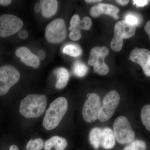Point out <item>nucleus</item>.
<instances>
[{
	"mask_svg": "<svg viewBox=\"0 0 150 150\" xmlns=\"http://www.w3.org/2000/svg\"><path fill=\"white\" fill-rule=\"evenodd\" d=\"M41 9V5H40V2H37L35 4V7H34V10L35 12L39 13Z\"/></svg>",
	"mask_w": 150,
	"mask_h": 150,
	"instance_id": "obj_34",
	"label": "nucleus"
},
{
	"mask_svg": "<svg viewBox=\"0 0 150 150\" xmlns=\"http://www.w3.org/2000/svg\"><path fill=\"white\" fill-rule=\"evenodd\" d=\"M57 81L56 88L58 89L64 88L67 86L69 79V74L68 70L64 68H60L57 72Z\"/></svg>",
	"mask_w": 150,
	"mask_h": 150,
	"instance_id": "obj_17",
	"label": "nucleus"
},
{
	"mask_svg": "<svg viewBox=\"0 0 150 150\" xmlns=\"http://www.w3.org/2000/svg\"><path fill=\"white\" fill-rule=\"evenodd\" d=\"M136 30V26L129 24L125 20L118 21L114 26V36L110 43L112 50L115 52L121 51L123 39L133 37Z\"/></svg>",
	"mask_w": 150,
	"mask_h": 150,
	"instance_id": "obj_3",
	"label": "nucleus"
},
{
	"mask_svg": "<svg viewBox=\"0 0 150 150\" xmlns=\"http://www.w3.org/2000/svg\"><path fill=\"white\" fill-rule=\"evenodd\" d=\"M64 54L73 57H77L82 53V50L79 46L73 44L67 45L63 49Z\"/></svg>",
	"mask_w": 150,
	"mask_h": 150,
	"instance_id": "obj_20",
	"label": "nucleus"
},
{
	"mask_svg": "<svg viewBox=\"0 0 150 150\" xmlns=\"http://www.w3.org/2000/svg\"><path fill=\"white\" fill-rule=\"evenodd\" d=\"M68 143L65 138L58 136H54L47 140L44 146V150H51L52 147L55 150H64Z\"/></svg>",
	"mask_w": 150,
	"mask_h": 150,
	"instance_id": "obj_13",
	"label": "nucleus"
},
{
	"mask_svg": "<svg viewBox=\"0 0 150 150\" xmlns=\"http://www.w3.org/2000/svg\"><path fill=\"white\" fill-rule=\"evenodd\" d=\"M146 145L142 140H137L130 143L123 150H146Z\"/></svg>",
	"mask_w": 150,
	"mask_h": 150,
	"instance_id": "obj_22",
	"label": "nucleus"
},
{
	"mask_svg": "<svg viewBox=\"0 0 150 150\" xmlns=\"http://www.w3.org/2000/svg\"><path fill=\"white\" fill-rule=\"evenodd\" d=\"M91 93H88L87 94V96L88 98L91 95Z\"/></svg>",
	"mask_w": 150,
	"mask_h": 150,
	"instance_id": "obj_38",
	"label": "nucleus"
},
{
	"mask_svg": "<svg viewBox=\"0 0 150 150\" xmlns=\"http://www.w3.org/2000/svg\"><path fill=\"white\" fill-rule=\"evenodd\" d=\"M18 37L21 39H25L28 37V34L25 30H20L18 33Z\"/></svg>",
	"mask_w": 150,
	"mask_h": 150,
	"instance_id": "obj_30",
	"label": "nucleus"
},
{
	"mask_svg": "<svg viewBox=\"0 0 150 150\" xmlns=\"http://www.w3.org/2000/svg\"><path fill=\"white\" fill-rule=\"evenodd\" d=\"M0 37L6 38L19 32L23 26L20 18L11 14L0 15Z\"/></svg>",
	"mask_w": 150,
	"mask_h": 150,
	"instance_id": "obj_9",
	"label": "nucleus"
},
{
	"mask_svg": "<svg viewBox=\"0 0 150 150\" xmlns=\"http://www.w3.org/2000/svg\"><path fill=\"white\" fill-rule=\"evenodd\" d=\"M88 67L85 64L79 62H76L73 67V73L79 77L85 76L88 72Z\"/></svg>",
	"mask_w": 150,
	"mask_h": 150,
	"instance_id": "obj_21",
	"label": "nucleus"
},
{
	"mask_svg": "<svg viewBox=\"0 0 150 150\" xmlns=\"http://www.w3.org/2000/svg\"><path fill=\"white\" fill-rule=\"evenodd\" d=\"M67 33L64 21L58 18L54 20L46 26L45 37L50 43H59L65 40Z\"/></svg>",
	"mask_w": 150,
	"mask_h": 150,
	"instance_id": "obj_8",
	"label": "nucleus"
},
{
	"mask_svg": "<svg viewBox=\"0 0 150 150\" xmlns=\"http://www.w3.org/2000/svg\"><path fill=\"white\" fill-rule=\"evenodd\" d=\"M130 59L142 67L144 73L150 76V51L145 48H135L130 54Z\"/></svg>",
	"mask_w": 150,
	"mask_h": 150,
	"instance_id": "obj_11",
	"label": "nucleus"
},
{
	"mask_svg": "<svg viewBox=\"0 0 150 150\" xmlns=\"http://www.w3.org/2000/svg\"><path fill=\"white\" fill-rule=\"evenodd\" d=\"M41 13L44 17L49 18L54 15L58 9V2L56 0L40 1Z\"/></svg>",
	"mask_w": 150,
	"mask_h": 150,
	"instance_id": "obj_14",
	"label": "nucleus"
},
{
	"mask_svg": "<svg viewBox=\"0 0 150 150\" xmlns=\"http://www.w3.org/2000/svg\"><path fill=\"white\" fill-rule=\"evenodd\" d=\"M149 2H150V1H149Z\"/></svg>",
	"mask_w": 150,
	"mask_h": 150,
	"instance_id": "obj_39",
	"label": "nucleus"
},
{
	"mask_svg": "<svg viewBox=\"0 0 150 150\" xmlns=\"http://www.w3.org/2000/svg\"><path fill=\"white\" fill-rule=\"evenodd\" d=\"M101 1V0H86V2L88 3H96Z\"/></svg>",
	"mask_w": 150,
	"mask_h": 150,
	"instance_id": "obj_37",
	"label": "nucleus"
},
{
	"mask_svg": "<svg viewBox=\"0 0 150 150\" xmlns=\"http://www.w3.org/2000/svg\"><path fill=\"white\" fill-rule=\"evenodd\" d=\"M20 79L19 72L13 66L4 65L0 67V96L7 93Z\"/></svg>",
	"mask_w": 150,
	"mask_h": 150,
	"instance_id": "obj_6",
	"label": "nucleus"
},
{
	"mask_svg": "<svg viewBox=\"0 0 150 150\" xmlns=\"http://www.w3.org/2000/svg\"><path fill=\"white\" fill-rule=\"evenodd\" d=\"M69 37L71 40L74 41H77L80 39L81 38V34L80 30L75 29L72 30L69 34Z\"/></svg>",
	"mask_w": 150,
	"mask_h": 150,
	"instance_id": "obj_27",
	"label": "nucleus"
},
{
	"mask_svg": "<svg viewBox=\"0 0 150 150\" xmlns=\"http://www.w3.org/2000/svg\"><path fill=\"white\" fill-rule=\"evenodd\" d=\"M116 2L121 4L122 6H126V5L129 4V1H127V0H117Z\"/></svg>",
	"mask_w": 150,
	"mask_h": 150,
	"instance_id": "obj_35",
	"label": "nucleus"
},
{
	"mask_svg": "<svg viewBox=\"0 0 150 150\" xmlns=\"http://www.w3.org/2000/svg\"><path fill=\"white\" fill-rule=\"evenodd\" d=\"M144 29L146 32L149 35L150 40V21L147 22L146 24L145 25Z\"/></svg>",
	"mask_w": 150,
	"mask_h": 150,
	"instance_id": "obj_31",
	"label": "nucleus"
},
{
	"mask_svg": "<svg viewBox=\"0 0 150 150\" xmlns=\"http://www.w3.org/2000/svg\"><path fill=\"white\" fill-rule=\"evenodd\" d=\"M109 54V50L105 46H96L91 49L89 56L88 64L93 66L94 73L104 76L109 72V67L104 62L105 58Z\"/></svg>",
	"mask_w": 150,
	"mask_h": 150,
	"instance_id": "obj_4",
	"label": "nucleus"
},
{
	"mask_svg": "<svg viewBox=\"0 0 150 150\" xmlns=\"http://www.w3.org/2000/svg\"><path fill=\"white\" fill-rule=\"evenodd\" d=\"M141 116L144 126L148 131H150V105H146L143 107Z\"/></svg>",
	"mask_w": 150,
	"mask_h": 150,
	"instance_id": "obj_19",
	"label": "nucleus"
},
{
	"mask_svg": "<svg viewBox=\"0 0 150 150\" xmlns=\"http://www.w3.org/2000/svg\"><path fill=\"white\" fill-rule=\"evenodd\" d=\"M92 25V21L91 19L88 17H85L80 22L79 28L80 30L83 29L88 30L90 29Z\"/></svg>",
	"mask_w": 150,
	"mask_h": 150,
	"instance_id": "obj_25",
	"label": "nucleus"
},
{
	"mask_svg": "<svg viewBox=\"0 0 150 150\" xmlns=\"http://www.w3.org/2000/svg\"><path fill=\"white\" fill-rule=\"evenodd\" d=\"M100 107L99 96L96 93H92L83 107L82 113L84 120L87 123H92L98 119Z\"/></svg>",
	"mask_w": 150,
	"mask_h": 150,
	"instance_id": "obj_10",
	"label": "nucleus"
},
{
	"mask_svg": "<svg viewBox=\"0 0 150 150\" xmlns=\"http://www.w3.org/2000/svg\"><path fill=\"white\" fill-rule=\"evenodd\" d=\"M115 139L112 130L108 127L103 129V136L101 146L105 149H112L115 145Z\"/></svg>",
	"mask_w": 150,
	"mask_h": 150,
	"instance_id": "obj_15",
	"label": "nucleus"
},
{
	"mask_svg": "<svg viewBox=\"0 0 150 150\" xmlns=\"http://www.w3.org/2000/svg\"><path fill=\"white\" fill-rule=\"evenodd\" d=\"M120 100V95L117 91L113 90L108 93L103 98L98 115V120L104 122L109 120L118 107Z\"/></svg>",
	"mask_w": 150,
	"mask_h": 150,
	"instance_id": "obj_7",
	"label": "nucleus"
},
{
	"mask_svg": "<svg viewBox=\"0 0 150 150\" xmlns=\"http://www.w3.org/2000/svg\"><path fill=\"white\" fill-rule=\"evenodd\" d=\"M37 56L39 59L43 60L45 59V57H46V54L44 51L42 50H40L38 53Z\"/></svg>",
	"mask_w": 150,
	"mask_h": 150,
	"instance_id": "obj_33",
	"label": "nucleus"
},
{
	"mask_svg": "<svg viewBox=\"0 0 150 150\" xmlns=\"http://www.w3.org/2000/svg\"><path fill=\"white\" fill-rule=\"evenodd\" d=\"M125 21L129 24L135 26L139 25L142 21V18L139 15L133 13H128L124 18Z\"/></svg>",
	"mask_w": 150,
	"mask_h": 150,
	"instance_id": "obj_23",
	"label": "nucleus"
},
{
	"mask_svg": "<svg viewBox=\"0 0 150 150\" xmlns=\"http://www.w3.org/2000/svg\"><path fill=\"white\" fill-rule=\"evenodd\" d=\"M9 150H19V149L16 145H12L10 147Z\"/></svg>",
	"mask_w": 150,
	"mask_h": 150,
	"instance_id": "obj_36",
	"label": "nucleus"
},
{
	"mask_svg": "<svg viewBox=\"0 0 150 150\" xmlns=\"http://www.w3.org/2000/svg\"><path fill=\"white\" fill-rule=\"evenodd\" d=\"M113 129L115 139L119 144H125L134 141L135 134L125 116H119L115 119Z\"/></svg>",
	"mask_w": 150,
	"mask_h": 150,
	"instance_id": "obj_5",
	"label": "nucleus"
},
{
	"mask_svg": "<svg viewBox=\"0 0 150 150\" xmlns=\"http://www.w3.org/2000/svg\"><path fill=\"white\" fill-rule=\"evenodd\" d=\"M43 146V140L40 138L31 139L30 140L27 145L26 148L27 150H41Z\"/></svg>",
	"mask_w": 150,
	"mask_h": 150,
	"instance_id": "obj_24",
	"label": "nucleus"
},
{
	"mask_svg": "<svg viewBox=\"0 0 150 150\" xmlns=\"http://www.w3.org/2000/svg\"><path fill=\"white\" fill-rule=\"evenodd\" d=\"M11 2V0H0V5L8 6L10 4Z\"/></svg>",
	"mask_w": 150,
	"mask_h": 150,
	"instance_id": "obj_32",
	"label": "nucleus"
},
{
	"mask_svg": "<svg viewBox=\"0 0 150 150\" xmlns=\"http://www.w3.org/2000/svg\"><path fill=\"white\" fill-rule=\"evenodd\" d=\"M80 21V18L79 15L75 14L73 16L70 21V26L69 27V30L72 31L75 29L80 30L79 28V25Z\"/></svg>",
	"mask_w": 150,
	"mask_h": 150,
	"instance_id": "obj_26",
	"label": "nucleus"
},
{
	"mask_svg": "<svg viewBox=\"0 0 150 150\" xmlns=\"http://www.w3.org/2000/svg\"><path fill=\"white\" fill-rule=\"evenodd\" d=\"M91 15L94 18L98 17L100 15H101L100 13V10L98 7V6H95L92 7L91 9L90 12Z\"/></svg>",
	"mask_w": 150,
	"mask_h": 150,
	"instance_id": "obj_28",
	"label": "nucleus"
},
{
	"mask_svg": "<svg viewBox=\"0 0 150 150\" xmlns=\"http://www.w3.org/2000/svg\"><path fill=\"white\" fill-rule=\"evenodd\" d=\"M68 108V101L65 98L61 97L56 98L46 110L43 121L44 128L49 131L59 126L66 114Z\"/></svg>",
	"mask_w": 150,
	"mask_h": 150,
	"instance_id": "obj_2",
	"label": "nucleus"
},
{
	"mask_svg": "<svg viewBox=\"0 0 150 150\" xmlns=\"http://www.w3.org/2000/svg\"><path fill=\"white\" fill-rule=\"evenodd\" d=\"M102 136L103 129L99 127L93 128L90 132V143L95 149H98L101 146Z\"/></svg>",
	"mask_w": 150,
	"mask_h": 150,
	"instance_id": "obj_16",
	"label": "nucleus"
},
{
	"mask_svg": "<svg viewBox=\"0 0 150 150\" xmlns=\"http://www.w3.org/2000/svg\"><path fill=\"white\" fill-rule=\"evenodd\" d=\"M98 6L100 10L101 14L108 15L115 19L118 18V13H119V9L117 7L103 3L98 4Z\"/></svg>",
	"mask_w": 150,
	"mask_h": 150,
	"instance_id": "obj_18",
	"label": "nucleus"
},
{
	"mask_svg": "<svg viewBox=\"0 0 150 150\" xmlns=\"http://www.w3.org/2000/svg\"><path fill=\"white\" fill-rule=\"evenodd\" d=\"M47 101V97L44 95H28L21 102L20 113L25 118H38L45 112Z\"/></svg>",
	"mask_w": 150,
	"mask_h": 150,
	"instance_id": "obj_1",
	"label": "nucleus"
},
{
	"mask_svg": "<svg viewBox=\"0 0 150 150\" xmlns=\"http://www.w3.org/2000/svg\"><path fill=\"white\" fill-rule=\"evenodd\" d=\"M16 55L21 59V61L28 67L38 69L40 62L37 56L33 54L28 48L25 47H20L16 51Z\"/></svg>",
	"mask_w": 150,
	"mask_h": 150,
	"instance_id": "obj_12",
	"label": "nucleus"
},
{
	"mask_svg": "<svg viewBox=\"0 0 150 150\" xmlns=\"http://www.w3.org/2000/svg\"><path fill=\"white\" fill-rule=\"evenodd\" d=\"M134 5H136L137 7H143L147 5L149 3V1L146 0H134L133 1Z\"/></svg>",
	"mask_w": 150,
	"mask_h": 150,
	"instance_id": "obj_29",
	"label": "nucleus"
}]
</instances>
